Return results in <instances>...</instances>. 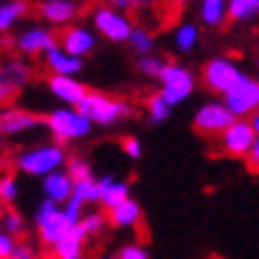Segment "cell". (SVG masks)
<instances>
[{
    "mask_svg": "<svg viewBox=\"0 0 259 259\" xmlns=\"http://www.w3.org/2000/svg\"><path fill=\"white\" fill-rule=\"evenodd\" d=\"M76 111L81 116H86L93 125L109 127V125H118L123 120H127L135 111V107L125 97H111L97 91H88L83 95V100L76 104Z\"/></svg>",
    "mask_w": 259,
    "mask_h": 259,
    "instance_id": "1",
    "label": "cell"
},
{
    "mask_svg": "<svg viewBox=\"0 0 259 259\" xmlns=\"http://www.w3.org/2000/svg\"><path fill=\"white\" fill-rule=\"evenodd\" d=\"M42 123L51 132L54 144L63 146V148H65V144H72V141H81V139H86V137H91V132L95 130V125L86 116H81L76 109H70V107H60V109L49 111L47 116H42Z\"/></svg>",
    "mask_w": 259,
    "mask_h": 259,
    "instance_id": "2",
    "label": "cell"
},
{
    "mask_svg": "<svg viewBox=\"0 0 259 259\" xmlns=\"http://www.w3.org/2000/svg\"><path fill=\"white\" fill-rule=\"evenodd\" d=\"M65 162H67V153L58 144L32 146V148L19 151L14 155V167L35 178H44L58 169H65Z\"/></svg>",
    "mask_w": 259,
    "mask_h": 259,
    "instance_id": "3",
    "label": "cell"
},
{
    "mask_svg": "<svg viewBox=\"0 0 259 259\" xmlns=\"http://www.w3.org/2000/svg\"><path fill=\"white\" fill-rule=\"evenodd\" d=\"M157 81H160V97L171 109L178 107V104H183L185 100H190V95L197 88L194 72L190 67H185L183 63H176V60L164 63Z\"/></svg>",
    "mask_w": 259,
    "mask_h": 259,
    "instance_id": "4",
    "label": "cell"
},
{
    "mask_svg": "<svg viewBox=\"0 0 259 259\" xmlns=\"http://www.w3.org/2000/svg\"><path fill=\"white\" fill-rule=\"evenodd\" d=\"M220 102L225 104L227 111L232 113L234 118L248 120L259 109V79L243 72L236 83L222 95Z\"/></svg>",
    "mask_w": 259,
    "mask_h": 259,
    "instance_id": "5",
    "label": "cell"
},
{
    "mask_svg": "<svg viewBox=\"0 0 259 259\" xmlns=\"http://www.w3.org/2000/svg\"><path fill=\"white\" fill-rule=\"evenodd\" d=\"M93 28H95V32H100L107 42L125 44L130 37V32H132V28H135V23H132V19H130L127 14L113 10V7H109V5H102L93 12Z\"/></svg>",
    "mask_w": 259,
    "mask_h": 259,
    "instance_id": "6",
    "label": "cell"
},
{
    "mask_svg": "<svg viewBox=\"0 0 259 259\" xmlns=\"http://www.w3.org/2000/svg\"><path fill=\"white\" fill-rule=\"evenodd\" d=\"M241 74H243V70L236 60L227 58V56H218V58H210L208 63L204 65V70H201V83H204L210 93L225 95L238 81Z\"/></svg>",
    "mask_w": 259,
    "mask_h": 259,
    "instance_id": "7",
    "label": "cell"
},
{
    "mask_svg": "<svg viewBox=\"0 0 259 259\" xmlns=\"http://www.w3.org/2000/svg\"><path fill=\"white\" fill-rule=\"evenodd\" d=\"M32 70L21 58H10L0 65V107H5L30 83Z\"/></svg>",
    "mask_w": 259,
    "mask_h": 259,
    "instance_id": "8",
    "label": "cell"
},
{
    "mask_svg": "<svg viewBox=\"0 0 259 259\" xmlns=\"http://www.w3.org/2000/svg\"><path fill=\"white\" fill-rule=\"evenodd\" d=\"M234 120L236 118L227 111V107L222 102H206L194 111L192 127L201 137H220Z\"/></svg>",
    "mask_w": 259,
    "mask_h": 259,
    "instance_id": "9",
    "label": "cell"
},
{
    "mask_svg": "<svg viewBox=\"0 0 259 259\" xmlns=\"http://www.w3.org/2000/svg\"><path fill=\"white\" fill-rule=\"evenodd\" d=\"M254 139H257V135L252 132L248 120L236 118L220 137H218V146H220V151L229 157H248Z\"/></svg>",
    "mask_w": 259,
    "mask_h": 259,
    "instance_id": "10",
    "label": "cell"
},
{
    "mask_svg": "<svg viewBox=\"0 0 259 259\" xmlns=\"http://www.w3.org/2000/svg\"><path fill=\"white\" fill-rule=\"evenodd\" d=\"M58 44L56 35L49 28L44 26H30L26 30H21L14 39V49L16 54L23 56V58H39Z\"/></svg>",
    "mask_w": 259,
    "mask_h": 259,
    "instance_id": "11",
    "label": "cell"
},
{
    "mask_svg": "<svg viewBox=\"0 0 259 259\" xmlns=\"http://www.w3.org/2000/svg\"><path fill=\"white\" fill-rule=\"evenodd\" d=\"M58 39V47L63 49L65 54L74 56V58H86V56H91L93 51H95L97 47V35L93 28L88 26H67L63 32H60Z\"/></svg>",
    "mask_w": 259,
    "mask_h": 259,
    "instance_id": "12",
    "label": "cell"
},
{
    "mask_svg": "<svg viewBox=\"0 0 259 259\" xmlns=\"http://www.w3.org/2000/svg\"><path fill=\"white\" fill-rule=\"evenodd\" d=\"M42 123V116L28 111V109L7 107L0 111V135L3 137H19L37 130Z\"/></svg>",
    "mask_w": 259,
    "mask_h": 259,
    "instance_id": "13",
    "label": "cell"
},
{
    "mask_svg": "<svg viewBox=\"0 0 259 259\" xmlns=\"http://www.w3.org/2000/svg\"><path fill=\"white\" fill-rule=\"evenodd\" d=\"M79 12L81 5L76 0H42L37 5L39 19L51 26H72Z\"/></svg>",
    "mask_w": 259,
    "mask_h": 259,
    "instance_id": "14",
    "label": "cell"
},
{
    "mask_svg": "<svg viewBox=\"0 0 259 259\" xmlns=\"http://www.w3.org/2000/svg\"><path fill=\"white\" fill-rule=\"evenodd\" d=\"M47 86H49V93L58 100V102H63L65 107L70 109H76V104L83 100V95L88 93V88L81 83L76 76H56L51 74L47 79Z\"/></svg>",
    "mask_w": 259,
    "mask_h": 259,
    "instance_id": "15",
    "label": "cell"
},
{
    "mask_svg": "<svg viewBox=\"0 0 259 259\" xmlns=\"http://www.w3.org/2000/svg\"><path fill=\"white\" fill-rule=\"evenodd\" d=\"M104 218H107V225H111L113 229H135L144 220V208H141V204L135 197H130L116 208L107 210Z\"/></svg>",
    "mask_w": 259,
    "mask_h": 259,
    "instance_id": "16",
    "label": "cell"
},
{
    "mask_svg": "<svg viewBox=\"0 0 259 259\" xmlns=\"http://www.w3.org/2000/svg\"><path fill=\"white\" fill-rule=\"evenodd\" d=\"M86 241L88 236L83 234L79 225L70 227L65 236L60 238L56 245H51V257L54 259H83V250H86Z\"/></svg>",
    "mask_w": 259,
    "mask_h": 259,
    "instance_id": "17",
    "label": "cell"
},
{
    "mask_svg": "<svg viewBox=\"0 0 259 259\" xmlns=\"http://www.w3.org/2000/svg\"><path fill=\"white\" fill-rule=\"evenodd\" d=\"M97 185H100V206L104 210L116 208L118 204H123L125 199H130V183L123 178H116L111 174L97 178Z\"/></svg>",
    "mask_w": 259,
    "mask_h": 259,
    "instance_id": "18",
    "label": "cell"
},
{
    "mask_svg": "<svg viewBox=\"0 0 259 259\" xmlns=\"http://www.w3.org/2000/svg\"><path fill=\"white\" fill-rule=\"evenodd\" d=\"M72 190H74V181L67 176L65 169H58V171L49 174V176L42 178V192L44 199L54 201V204L63 206L65 201L72 197Z\"/></svg>",
    "mask_w": 259,
    "mask_h": 259,
    "instance_id": "19",
    "label": "cell"
},
{
    "mask_svg": "<svg viewBox=\"0 0 259 259\" xmlns=\"http://www.w3.org/2000/svg\"><path fill=\"white\" fill-rule=\"evenodd\" d=\"M44 65H47V70L56 76H76L83 70V60L65 54L58 44L44 54Z\"/></svg>",
    "mask_w": 259,
    "mask_h": 259,
    "instance_id": "20",
    "label": "cell"
},
{
    "mask_svg": "<svg viewBox=\"0 0 259 259\" xmlns=\"http://www.w3.org/2000/svg\"><path fill=\"white\" fill-rule=\"evenodd\" d=\"M67 229H70V225H67V220H65L63 210L58 208L56 215H51L47 222H42V225L37 227V236H39V241H42V245L51 248V245H56V243L65 236Z\"/></svg>",
    "mask_w": 259,
    "mask_h": 259,
    "instance_id": "21",
    "label": "cell"
},
{
    "mask_svg": "<svg viewBox=\"0 0 259 259\" xmlns=\"http://www.w3.org/2000/svg\"><path fill=\"white\" fill-rule=\"evenodd\" d=\"M199 39H201V30L192 21L178 23L176 30H174V44H176V49L181 54H192L197 49V44H199Z\"/></svg>",
    "mask_w": 259,
    "mask_h": 259,
    "instance_id": "22",
    "label": "cell"
},
{
    "mask_svg": "<svg viewBox=\"0 0 259 259\" xmlns=\"http://www.w3.org/2000/svg\"><path fill=\"white\" fill-rule=\"evenodd\" d=\"M199 19L208 28H220L227 21V0H199Z\"/></svg>",
    "mask_w": 259,
    "mask_h": 259,
    "instance_id": "23",
    "label": "cell"
},
{
    "mask_svg": "<svg viewBox=\"0 0 259 259\" xmlns=\"http://www.w3.org/2000/svg\"><path fill=\"white\" fill-rule=\"evenodd\" d=\"M259 16V0H227V19L236 23L254 21Z\"/></svg>",
    "mask_w": 259,
    "mask_h": 259,
    "instance_id": "24",
    "label": "cell"
},
{
    "mask_svg": "<svg viewBox=\"0 0 259 259\" xmlns=\"http://www.w3.org/2000/svg\"><path fill=\"white\" fill-rule=\"evenodd\" d=\"M28 12L26 0H7L0 3V32H7L21 21Z\"/></svg>",
    "mask_w": 259,
    "mask_h": 259,
    "instance_id": "25",
    "label": "cell"
},
{
    "mask_svg": "<svg viewBox=\"0 0 259 259\" xmlns=\"http://www.w3.org/2000/svg\"><path fill=\"white\" fill-rule=\"evenodd\" d=\"M127 44L132 47L135 54L148 56V54H153V49H155V35L144 26H135L132 32H130V37H127Z\"/></svg>",
    "mask_w": 259,
    "mask_h": 259,
    "instance_id": "26",
    "label": "cell"
},
{
    "mask_svg": "<svg viewBox=\"0 0 259 259\" xmlns=\"http://www.w3.org/2000/svg\"><path fill=\"white\" fill-rule=\"evenodd\" d=\"M72 197L76 201H81L83 206L91 204H100V185H97V178L91 176L86 181H76L74 190H72Z\"/></svg>",
    "mask_w": 259,
    "mask_h": 259,
    "instance_id": "27",
    "label": "cell"
},
{
    "mask_svg": "<svg viewBox=\"0 0 259 259\" xmlns=\"http://www.w3.org/2000/svg\"><path fill=\"white\" fill-rule=\"evenodd\" d=\"M171 111L174 109L162 100L160 93H155V95H151L148 100H146V118H148V123H153V125L167 123L169 116H171Z\"/></svg>",
    "mask_w": 259,
    "mask_h": 259,
    "instance_id": "28",
    "label": "cell"
},
{
    "mask_svg": "<svg viewBox=\"0 0 259 259\" xmlns=\"http://www.w3.org/2000/svg\"><path fill=\"white\" fill-rule=\"evenodd\" d=\"M0 222H3V227H0V229H3L5 234H10L12 238L21 236V234L26 232V220H23V215L19 213V210H14V208H5V210H3Z\"/></svg>",
    "mask_w": 259,
    "mask_h": 259,
    "instance_id": "29",
    "label": "cell"
},
{
    "mask_svg": "<svg viewBox=\"0 0 259 259\" xmlns=\"http://www.w3.org/2000/svg\"><path fill=\"white\" fill-rule=\"evenodd\" d=\"M19 199V183L14 174H0V204L12 208V204Z\"/></svg>",
    "mask_w": 259,
    "mask_h": 259,
    "instance_id": "30",
    "label": "cell"
},
{
    "mask_svg": "<svg viewBox=\"0 0 259 259\" xmlns=\"http://www.w3.org/2000/svg\"><path fill=\"white\" fill-rule=\"evenodd\" d=\"M79 227L83 229V234H86L88 238L97 236V234H102V229L107 227V218H104V213H100V210H91V213H83V218L79 220Z\"/></svg>",
    "mask_w": 259,
    "mask_h": 259,
    "instance_id": "31",
    "label": "cell"
},
{
    "mask_svg": "<svg viewBox=\"0 0 259 259\" xmlns=\"http://www.w3.org/2000/svg\"><path fill=\"white\" fill-rule=\"evenodd\" d=\"M164 63L167 60H162L160 56H139V60H137V70H139L141 76H146V79H157L162 72V67H164Z\"/></svg>",
    "mask_w": 259,
    "mask_h": 259,
    "instance_id": "32",
    "label": "cell"
},
{
    "mask_svg": "<svg viewBox=\"0 0 259 259\" xmlns=\"http://www.w3.org/2000/svg\"><path fill=\"white\" fill-rule=\"evenodd\" d=\"M65 171H67V176L72 178V181H86V178L93 176V169L91 164H88L83 157H67V162H65Z\"/></svg>",
    "mask_w": 259,
    "mask_h": 259,
    "instance_id": "33",
    "label": "cell"
},
{
    "mask_svg": "<svg viewBox=\"0 0 259 259\" xmlns=\"http://www.w3.org/2000/svg\"><path fill=\"white\" fill-rule=\"evenodd\" d=\"M157 0H109V7H113V10L123 12V14H127V12H144V10H153L155 7Z\"/></svg>",
    "mask_w": 259,
    "mask_h": 259,
    "instance_id": "34",
    "label": "cell"
},
{
    "mask_svg": "<svg viewBox=\"0 0 259 259\" xmlns=\"http://www.w3.org/2000/svg\"><path fill=\"white\" fill-rule=\"evenodd\" d=\"M83 208H86V206L81 204V201H76L74 197H70V199L60 206V210H63V215H65V220H67L70 227L79 225V220L83 218Z\"/></svg>",
    "mask_w": 259,
    "mask_h": 259,
    "instance_id": "35",
    "label": "cell"
},
{
    "mask_svg": "<svg viewBox=\"0 0 259 259\" xmlns=\"http://www.w3.org/2000/svg\"><path fill=\"white\" fill-rule=\"evenodd\" d=\"M116 259H151V252L144 243H125L118 250Z\"/></svg>",
    "mask_w": 259,
    "mask_h": 259,
    "instance_id": "36",
    "label": "cell"
},
{
    "mask_svg": "<svg viewBox=\"0 0 259 259\" xmlns=\"http://www.w3.org/2000/svg\"><path fill=\"white\" fill-rule=\"evenodd\" d=\"M120 148H123V153L130 160H141V157H144V144H141V139H137L135 135L123 137V139H120Z\"/></svg>",
    "mask_w": 259,
    "mask_h": 259,
    "instance_id": "37",
    "label": "cell"
},
{
    "mask_svg": "<svg viewBox=\"0 0 259 259\" xmlns=\"http://www.w3.org/2000/svg\"><path fill=\"white\" fill-rule=\"evenodd\" d=\"M58 208H60L58 204H54V201H49V199H42L37 204V208H35V218H32V220H35V227H39L42 222H47L51 215H56Z\"/></svg>",
    "mask_w": 259,
    "mask_h": 259,
    "instance_id": "38",
    "label": "cell"
},
{
    "mask_svg": "<svg viewBox=\"0 0 259 259\" xmlns=\"http://www.w3.org/2000/svg\"><path fill=\"white\" fill-rule=\"evenodd\" d=\"M14 248H16V238H12L10 234L0 229V259H10Z\"/></svg>",
    "mask_w": 259,
    "mask_h": 259,
    "instance_id": "39",
    "label": "cell"
},
{
    "mask_svg": "<svg viewBox=\"0 0 259 259\" xmlns=\"http://www.w3.org/2000/svg\"><path fill=\"white\" fill-rule=\"evenodd\" d=\"M10 259H35V250L28 243H16V248Z\"/></svg>",
    "mask_w": 259,
    "mask_h": 259,
    "instance_id": "40",
    "label": "cell"
},
{
    "mask_svg": "<svg viewBox=\"0 0 259 259\" xmlns=\"http://www.w3.org/2000/svg\"><path fill=\"white\" fill-rule=\"evenodd\" d=\"M248 164L254 169V171H259V137L254 139V144H252V148H250V153H248Z\"/></svg>",
    "mask_w": 259,
    "mask_h": 259,
    "instance_id": "41",
    "label": "cell"
},
{
    "mask_svg": "<svg viewBox=\"0 0 259 259\" xmlns=\"http://www.w3.org/2000/svg\"><path fill=\"white\" fill-rule=\"evenodd\" d=\"M248 123H250V127H252V132H254V135L259 137V109H257V111H254L252 116H250V118H248Z\"/></svg>",
    "mask_w": 259,
    "mask_h": 259,
    "instance_id": "42",
    "label": "cell"
},
{
    "mask_svg": "<svg viewBox=\"0 0 259 259\" xmlns=\"http://www.w3.org/2000/svg\"><path fill=\"white\" fill-rule=\"evenodd\" d=\"M102 259H116V257H102Z\"/></svg>",
    "mask_w": 259,
    "mask_h": 259,
    "instance_id": "43",
    "label": "cell"
},
{
    "mask_svg": "<svg viewBox=\"0 0 259 259\" xmlns=\"http://www.w3.org/2000/svg\"><path fill=\"white\" fill-rule=\"evenodd\" d=\"M257 70H259V58H257Z\"/></svg>",
    "mask_w": 259,
    "mask_h": 259,
    "instance_id": "44",
    "label": "cell"
}]
</instances>
